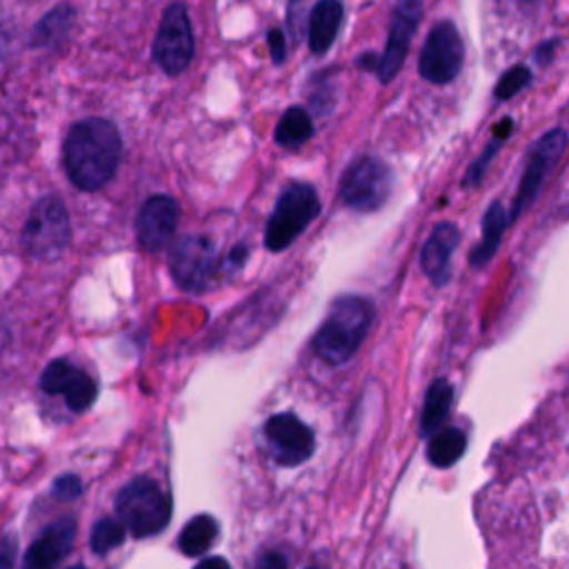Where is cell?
<instances>
[{
	"label": "cell",
	"mask_w": 569,
	"mask_h": 569,
	"mask_svg": "<svg viewBox=\"0 0 569 569\" xmlns=\"http://www.w3.org/2000/svg\"><path fill=\"white\" fill-rule=\"evenodd\" d=\"M122 158V140L113 122L87 118L76 122L64 140V169L69 180L82 191L104 187Z\"/></svg>",
	"instance_id": "1"
},
{
	"label": "cell",
	"mask_w": 569,
	"mask_h": 569,
	"mask_svg": "<svg viewBox=\"0 0 569 569\" xmlns=\"http://www.w3.org/2000/svg\"><path fill=\"white\" fill-rule=\"evenodd\" d=\"M376 309L365 296H340L313 336L316 353L329 365L347 362L365 342Z\"/></svg>",
	"instance_id": "2"
},
{
	"label": "cell",
	"mask_w": 569,
	"mask_h": 569,
	"mask_svg": "<svg viewBox=\"0 0 569 569\" xmlns=\"http://www.w3.org/2000/svg\"><path fill=\"white\" fill-rule=\"evenodd\" d=\"M116 513L129 533L147 538L167 527L171 518V500L151 478H136L120 489Z\"/></svg>",
	"instance_id": "3"
},
{
	"label": "cell",
	"mask_w": 569,
	"mask_h": 569,
	"mask_svg": "<svg viewBox=\"0 0 569 569\" xmlns=\"http://www.w3.org/2000/svg\"><path fill=\"white\" fill-rule=\"evenodd\" d=\"M320 213V200L309 182H289L273 207L264 229V244L269 251L287 249Z\"/></svg>",
	"instance_id": "4"
},
{
	"label": "cell",
	"mask_w": 569,
	"mask_h": 569,
	"mask_svg": "<svg viewBox=\"0 0 569 569\" xmlns=\"http://www.w3.org/2000/svg\"><path fill=\"white\" fill-rule=\"evenodd\" d=\"M71 238L69 213L64 202L58 196L40 198L22 229L24 251L40 262H51L62 256Z\"/></svg>",
	"instance_id": "5"
},
{
	"label": "cell",
	"mask_w": 569,
	"mask_h": 569,
	"mask_svg": "<svg viewBox=\"0 0 569 569\" xmlns=\"http://www.w3.org/2000/svg\"><path fill=\"white\" fill-rule=\"evenodd\" d=\"M393 187L391 167L373 156L353 160L340 178L338 196L340 200L356 211H376L382 207Z\"/></svg>",
	"instance_id": "6"
},
{
	"label": "cell",
	"mask_w": 569,
	"mask_h": 569,
	"mask_svg": "<svg viewBox=\"0 0 569 569\" xmlns=\"http://www.w3.org/2000/svg\"><path fill=\"white\" fill-rule=\"evenodd\" d=\"M465 62V44L460 31L451 20H438L422 44L418 58V71L433 84L451 82Z\"/></svg>",
	"instance_id": "7"
},
{
	"label": "cell",
	"mask_w": 569,
	"mask_h": 569,
	"mask_svg": "<svg viewBox=\"0 0 569 569\" xmlns=\"http://www.w3.org/2000/svg\"><path fill=\"white\" fill-rule=\"evenodd\" d=\"M153 60L169 76L182 73L193 60V31L187 7L173 2L164 9L153 38Z\"/></svg>",
	"instance_id": "8"
},
{
	"label": "cell",
	"mask_w": 569,
	"mask_h": 569,
	"mask_svg": "<svg viewBox=\"0 0 569 569\" xmlns=\"http://www.w3.org/2000/svg\"><path fill=\"white\" fill-rule=\"evenodd\" d=\"M216 244L207 236H184L169 253V269L184 291H204L216 273Z\"/></svg>",
	"instance_id": "9"
},
{
	"label": "cell",
	"mask_w": 569,
	"mask_h": 569,
	"mask_svg": "<svg viewBox=\"0 0 569 569\" xmlns=\"http://www.w3.org/2000/svg\"><path fill=\"white\" fill-rule=\"evenodd\" d=\"M567 131L565 129H551L547 131L529 151V162L525 167V173L520 178L511 211H509V220H516L520 213H525L531 202L536 200L545 176L549 173V169L556 164V160H560L565 147H567Z\"/></svg>",
	"instance_id": "10"
},
{
	"label": "cell",
	"mask_w": 569,
	"mask_h": 569,
	"mask_svg": "<svg viewBox=\"0 0 569 569\" xmlns=\"http://www.w3.org/2000/svg\"><path fill=\"white\" fill-rule=\"evenodd\" d=\"M264 438L282 467L302 465L313 453V431L289 411L276 413L264 422Z\"/></svg>",
	"instance_id": "11"
},
{
	"label": "cell",
	"mask_w": 569,
	"mask_h": 569,
	"mask_svg": "<svg viewBox=\"0 0 569 569\" xmlns=\"http://www.w3.org/2000/svg\"><path fill=\"white\" fill-rule=\"evenodd\" d=\"M420 16H422V4L420 2H400L393 9L391 16V24H389V36H387V47L382 51V56L376 62V73L380 82H391L407 53L411 47V38L420 24Z\"/></svg>",
	"instance_id": "12"
},
{
	"label": "cell",
	"mask_w": 569,
	"mask_h": 569,
	"mask_svg": "<svg viewBox=\"0 0 569 569\" xmlns=\"http://www.w3.org/2000/svg\"><path fill=\"white\" fill-rule=\"evenodd\" d=\"M178 224V202L171 196H151L136 220L138 242L147 251H160L173 238Z\"/></svg>",
	"instance_id": "13"
},
{
	"label": "cell",
	"mask_w": 569,
	"mask_h": 569,
	"mask_svg": "<svg viewBox=\"0 0 569 569\" xmlns=\"http://www.w3.org/2000/svg\"><path fill=\"white\" fill-rule=\"evenodd\" d=\"M76 522L73 518H60L49 525L27 549L20 569H53L73 547Z\"/></svg>",
	"instance_id": "14"
},
{
	"label": "cell",
	"mask_w": 569,
	"mask_h": 569,
	"mask_svg": "<svg viewBox=\"0 0 569 569\" xmlns=\"http://www.w3.org/2000/svg\"><path fill=\"white\" fill-rule=\"evenodd\" d=\"M460 242V231L453 222H440L420 249L422 273L436 287H445L451 278V256Z\"/></svg>",
	"instance_id": "15"
},
{
	"label": "cell",
	"mask_w": 569,
	"mask_h": 569,
	"mask_svg": "<svg viewBox=\"0 0 569 569\" xmlns=\"http://www.w3.org/2000/svg\"><path fill=\"white\" fill-rule=\"evenodd\" d=\"M345 9L338 0H322L313 4L309 13V49L316 56H322L336 40L342 24Z\"/></svg>",
	"instance_id": "16"
},
{
	"label": "cell",
	"mask_w": 569,
	"mask_h": 569,
	"mask_svg": "<svg viewBox=\"0 0 569 569\" xmlns=\"http://www.w3.org/2000/svg\"><path fill=\"white\" fill-rule=\"evenodd\" d=\"M509 218H507V211L502 207V202H491L482 216V236H480V242L476 244V249L469 253V262L473 267H485L493 256H496V249L502 240V233H505V227H507Z\"/></svg>",
	"instance_id": "17"
},
{
	"label": "cell",
	"mask_w": 569,
	"mask_h": 569,
	"mask_svg": "<svg viewBox=\"0 0 569 569\" xmlns=\"http://www.w3.org/2000/svg\"><path fill=\"white\" fill-rule=\"evenodd\" d=\"M451 400H453V387L445 378H438L429 385L422 402V411H420L422 436H433L438 429H442L451 409Z\"/></svg>",
	"instance_id": "18"
},
{
	"label": "cell",
	"mask_w": 569,
	"mask_h": 569,
	"mask_svg": "<svg viewBox=\"0 0 569 569\" xmlns=\"http://www.w3.org/2000/svg\"><path fill=\"white\" fill-rule=\"evenodd\" d=\"M467 449V436L462 429L458 427H442L438 429L433 436H429V445H427V460L433 467L447 469L453 462L460 460V456Z\"/></svg>",
	"instance_id": "19"
},
{
	"label": "cell",
	"mask_w": 569,
	"mask_h": 569,
	"mask_svg": "<svg viewBox=\"0 0 569 569\" xmlns=\"http://www.w3.org/2000/svg\"><path fill=\"white\" fill-rule=\"evenodd\" d=\"M313 136V122L309 118V113L302 107H289L278 127H276V142L284 149H296L300 144H305L309 138Z\"/></svg>",
	"instance_id": "20"
},
{
	"label": "cell",
	"mask_w": 569,
	"mask_h": 569,
	"mask_svg": "<svg viewBox=\"0 0 569 569\" xmlns=\"http://www.w3.org/2000/svg\"><path fill=\"white\" fill-rule=\"evenodd\" d=\"M216 538H218V522L211 516L200 513L182 527L178 545L187 556H202L213 545Z\"/></svg>",
	"instance_id": "21"
},
{
	"label": "cell",
	"mask_w": 569,
	"mask_h": 569,
	"mask_svg": "<svg viewBox=\"0 0 569 569\" xmlns=\"http://www.w3.org/2000/svg\"><path fill=\"white\" fill-rule=\"evenodd\" d=\"M73 22V9L71 7H58L53 11H49L36 27L31 33V44L36 47H51L58 40H62L69 31Z\"/></svg>",
	"instance_id": "22"
},
{
	"label": "cell",
	"mask_w": 569,
	"mask_h": 569,
	"mask_svg": "<svg viewBox=\"0 0 569 569\" xmlns=\"http://www.w3.org/2000/svg\"><path fill=\"white\" fill-rule=\"evenodd\" d=\"M80 373H82V369L71 365L69 360H53L42 371L40 387H42V391H47L51 396H64L67 389L78 380Z\"/></svg>",
	"instance_id": "23"
},
{
	"label": "cell",
	"mask_w": 569,
	"mask_h": 569,
	"mask_svg": "<svg viewBox=\"0 0 569 569\" xmlns=\"http://www.w3.org/2000/svg\"><path fill=\"white\" fill-rule=\"evenodd\" d=\"M511 118H502L500 122H498V127L493 129V140L485 147V151L480 153V158L469 167V171H467V176H465V187H469V184H476V182H480L482 180V176H485V171H487V167H489V162H491V158L496 156V151L502 147V140L511 133Z\"/></svg>",
	"instance_id": "24"
},
{
	"label": "cell",
	"mask_w": 569,
	"mask_h": 569,
	"mask_svg": "<svg viewBox=\"0 0 569 569\" xmlns=\"http://www.w3.org/2000/svg\"><path fill=\"white\" fill-rule=\"evenodd\" d=\"M124 525L116 518H100L91 529V549L96 553H109L124 542Z\"/></svg>",
	"instance_id": "25"
},
{
	"label": "cell",
	"mask_w": 569,
	"mask_h": 569,
	"mask_svg": "<svg viewBox=\"0 0 569 569\" xmlns=\"http://www.w3.org/2000/svg\"><path fill=\"white\" fill-rule=\"evenodd\" d=\"M529 82H531V71L525 64H516V67H511L509 71L502 73L493 93H496L498 100H509L516 93H520Z\"/></svg>",
	"instance_id": "26"
},
{
	"label": "cell",
	"mask_w": 569,
	"mask_h": 569,
	"mask_svg": "<svg viewBox=\"0 0 569 569\" xmlns=\"http://www.w3.org/2000/svg\"><path fill=\"white\" fill-rule=\"evenodd\" d=\"M53 496L58 500H76L80 493H82V482L78 476L73 473H64L60 476L56 482H53Z\"/></svg>",
	"instance_id": "27"
},
{
	"label": "cell",
	"mask_w": 569,
	"mask_h": 569,
	"mask_svg": "<svg viewBox=\"0 0 569 569\" xmlns=\"http://www.w3.org/2000/svg\"><path fill=\"white\" fill-rule=\"evenodd\" d=\"M267 42H269L271 60H273L276 64H282V62H284V56H287V42H284L282 31H280V29H269Z\"/></svg>",
	"instance_id": "28"
},
{
	"label": "cell",
	"mask_w": 569,
	"mask_h": 569,
	"mask_svg": "<svg viewBox=\"0 0 569 569\" xmlns=\"http://www.w3.org/2000/svg\"><path fill=\"white\" fill-rule=\"evenodd\" d=\"M16 558V538L7 536L0 540V569H11Z\"/></svg>",
	"instance_id": "29"
},
{
	"label": "cell",
	"mask_w": 569,
	"mask_h": 569,
	"mask_svg": "<svg viewBox=\"0 0 569 569\" xmlns=\"http://www.w3.org/2000/svg\"><path fill=\"white\" fill-rule=\"evenodd\" d=\"M256 569H287V562L280 553L276 551H269L264 553L260 560H258V567Z\"/></svg>",
	"instance_id": "30"
},
{
	"label": "cell",
	"mask_w": 569,
	"mask_h": 569,
	"mask_svg": "<svg viewBox=\"0 0 569 569\" xmlns=\"http://www.w3.org/2000/svg\"><path fill=\"white\" fill-rule=\"evenodd\" d=\"M193 569H231V567H229V562H227L224 558H220V556H209V558L200 560Z\"/></svg>",
	"instance_id": "31"
},
{
	"label": "cell",
	"mask_w": 569,
	"mask_h": 569,
	"mask_svg": "<svg viewBox=\"0 0 569 569\" xmlns=\"http://www.w3.org/2000/svg\"><path fill=\"white\" fill-rule=\"evenodd\" d=\"M69 569H84V567H69Z\"/></svg>",
	"instance_id": "32"
}]
</instances>
